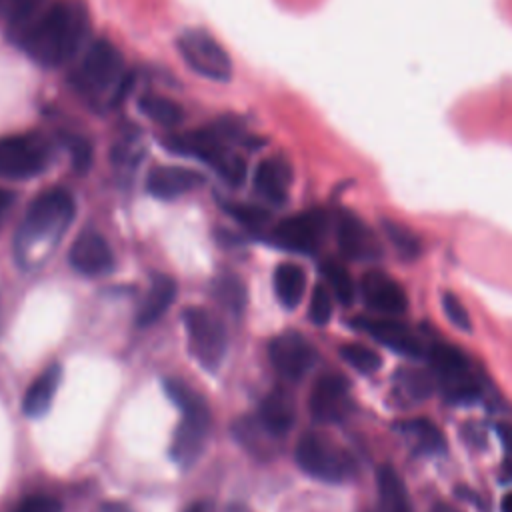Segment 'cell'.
<instances>
[{
	"instance_id": "obj_1",
	"label": "cell",
	"mask_w": 512,
	"mask_h": 512,
	"mask_svg": "<svg viewBox=\"0 0 512 512\" xmlns=\"http://www.w3.org/2000/svg\"><path fill=\"white\" fill-rule=\"evenodd\" d=\"M88 28V14L80 2L58 0L42 8L16 32L30 58L54 68L66 64L82 48Z\"/></svg>"
},
{
	"instance_id": "obj_2",
	"label": "cell",
	"mask_w": 512,
	"mask_h": 512,
	"mask_svg": "<svg viewBox=\"0 0 512 512\" xmlns=\"http://www.w3.org/2000/svg\"><path fill=\"white\" fill-rule=\"evenodd\" d=\"M74 198L64 188L38 194L16 232V256L22 266L42 264L74 220Z\"/></svg>"
},
{
	"instance_id": "obj_3",
	"label": "cell",
	"mask_w": 512,
	"mask_h": 512,
	"mask_svg": "<svg viewBox=\"0 0 512 512\" xmlns=\"http://www.w3.org/2000/svg\"><path fill=\"white\" fill-rule=\"evenodd\" d=\"M164 388L182 412V420L172 436L170 456L180 466H192L206 444L210 430V410L206 402L180 380L170 378L164 382Z\"/></svg>"
},
{
	"instance_id": "obj_4",
	"label": "cell",
	"mask_w": 512,
	"mask_h": 512,
	"mask_svg": "<svg viewBox=\"0 0 512 512\" xmlns=\"http://www.w3.org/2000/svg\"><path fill=\"white\" fill-rule=\"evenodd\" d=\"M294 458L308 476L322 482H344L354 474V460L350 454L318 432L300 436Z\"/></svg>"
},
{
	"instance_id": "obj_5",
	"label": "cell",
	"mask_w": 512,
	"mask_h": 512,
	"mask_svg": "<svg viewBox=\"0 0 512 512\" xmlns=\"http://www.w3.org/2000/svg\"><path fill=\"white\" fill-rule=\"evenodd\" d=\"M124 80V58L120 50L104 38H98L88 46L74 74V84L88 94H100L108 88H116V94Z\"/></svg>"
},
{
	"instance_id": "obj_6",
	"label": "cell",
	"mask_w": 512,
	"mask_h": 512,
	"mask_svg": "<svg viewBox=\"0 0 512 512\" xmlns=\"http://www.w3.org/2000/svg\"><path fill=\"white\" fill-rule=\"evenodd\" d=\"M184 326L192 356L202 368L214 372L222 364L228 346L224 324L206 308L190 306L184 312Z\"/></svg>"
},
{
	"instance_id": "obj_7",
	"label": "cell",
	"mask_w": 512,
	"mask_h": 512,
	"mask_svg": "<svg viewBox=\"0 0 512 512\" xmlns=\"http://www.w3.org/2000/svg\"><path fill=\"white\" fill-rule=\"evenodd\" d=\"M48 158V144L38 134H12L0 138V178H32L46 168Z\"/></svg>"
},
{
	"instance_id": "obj_8",
	"label": "cell",
	"mask_w": 512,
	"mask_h": 512,
	"mask_svg": "<svg viewBox=\"0 0 512 512\" xmlns=\"http://www.w3.org/2000/svg\"><path fill=\"white\" fill-rule=\"evenodd\" d=\"M178 52L200 76L218 82H226L232 76V60L228 52L204 30L182 32L178 38Z\"/></svg>"
},
{
	"instance_id": "obj_9",
	"label": "cell",
	"mask_w": 512,
	"mask_h": 512,
	"mask_svg": "<svg viewBox=\"0 0 512 512\" xmlns=\"http://www.w3.org/2000/svg\"><path fill=\"white\" fill-rule=\"evenodd\" d=\"M326 230H328L326 212L306 210V212L284 218L272 230V240L276 246H280L284 250L312 254L322 244Z\"/></svg>"
},
{
	"instance_id": "obj_10",
	"label": "cell",
	"mask_w": 512,
	"mask_h": 512,
	"mask_svg": "<svg viewBox=\"0 0 512 512\" xmlns=\"http://www.w3.org/2000/svg\"><path fill=\"white\" fill-rule=\"evenodd\" d=\"M308 408L312 418L320 424L342 422L352 408L348 382L336 374L320 376L310 390Z\"/></svg>"
},
{
	"instance_id": "obj_11",
	"label": "cell",
	"mask_w": 512,
	"mask_h": 512,
	"mask_svg": "<svg viewBox=\"0 0 512 512\" xmlns=\"http://www.w3.org/2000/svg\"><path fill=\"white\" fill-rule=\"evenodd\" d=\"M268 354L276 372L290 382L304 378L316 364V350L298 332H286L276 336L270 342Z\"/></svg>"
},
{
	"instance_id": "obj_12",
	"label": "cell",
	"mask_w": 512,
	"mask_h": 512,
	"mask_svg": "<svg viewBox=\"0 0 512 512\" xmlns=\"http://www.w3.org/2000/svg\"><path fill=\"white\" fill-rule=\"evenodd\" d=\"M336 242L340 254L352 262H374L382 256L378 236L350 212H342L336 218Z\"/></svg>"
},
{
	"instance_id": "obj_13",
	"label": "cell",
	"mask_w": 512,
	"mask_h": 512,
	"mask_svg": "<svg viewBox=\"0 0 512 512\" xmlns=\"http://www.w3.org/2000/svg\"><path fill=\"white\" fill-rule=\"evenodd\" d=\"M360 296L364 304L378 314L398 316L408 308L404 288L386 272L368 270L360 280Z\"/></svg>"
},
{
	"instance_id": "obj_14",
	"label": "cell",
	"mask_w": 512,
	"mask_h": 512,
	"mask_svg": "<svg viewBox=\"0 0 512 512\" xmlns=\"http://www.w3.org/2000/svg\"><path fill=\"white\" fill-rule=\"evenodd\" d=\"M354 324L362 328L368 336H372L376 342H380L382 346L400 356L420 358L424 354L420 338L396 318H356Z\"/></svg>"
},
{
	"instance_id": "obj_15",
	"label": "cell",
	"mask_w": 512,
	"mask_h": 512,
	"mask_svg": "<svg viewBox=\"0 0 512 512\" xmlns=\"http://www.w3.org/2000/svg\"><path fill=\"white\" fill-rule=\"evenodd\" d=\"M68 260L84 276H102L114 268V254L98 232H82L74 240Z\"/></svg>"
},
{
	"instance_id": "obj_16",
	"label": "cell",
	"mask_w": 512,
	"mask_h": 512,
	"mask_svg": "<svg viewBox=\"0 0 512 512\" xmlns=\"http://www.w3.org/2000/svg\"><path fill=\"white\" fill-rule=\"evenodd\" d=\"M200 184L202 176L182 166H156L146 178V190L162 200L182 196Z\"/></svg>"
},
{
	"instance_id": "obj_17",
	"label": "cell",
	"mask_w": 512,
	"mask_h": 512,
	"mask_svg": "<svg viewBox=\"0 0 512 512\" xmlns=\"http://www.w3.org/2000/svg\"><path fill=\"white\" fill-rule=\"evenodd\" d=\"M296 420V404L290 392L284 388H274L262 400L258 410V422L270 436H284Z\"/></svg>"
},
{
	"instance_id": "obj_18",
	"label": "cell",
	"mask_w": 512,
	"mask_h": 512,
	"mask_svg": "<svg viewBox=\"0 0 512 512\" xmlns=\"http://www.w3.org/2000/svg\"><path fill=\"white\" fill-rule=\"evenodd\" d=\"M290 182H292L290 164L278 156L262 160L254 172L256 190L272 204H282L286 200Z\"/></svg>"
},
{
	"instance_id": "obj_19",
	"label": "cell",
	"mask_w": 512,
	"mask_h": 512,
	"mask_svg": "<svg viewBox=\"0 0 512 512\" xmlns=\"http://www.w3.org/2000/svg\"><path fill=\"white\" fill-rule=\"evenodd\" d=\"M174 298H176V282L170 276L156 274L146 292V298L138 308L136 324L140 328L154 324L172 306Z\"/></svg>"
},
{
	"instance_id": "obj_20",
	"label": "cell",
	"mask_w": 512,
	"mask_h": 512,
	"mask_svg": "<svg viewBox=\"0 0 512 512\" xmlns=\"http://www.w3.org/2000/svg\"><path fill=\"white\" fill-rule=\"evenodd\" d=\"M376 492L380 512H412L404 480L392 464H380L376 470Z\"/></svg>"
},
{
	"instance_id": "obj_21",
	"label": "cell",
	"mask_w": 512,
	"mask_h": 512,
	"mask_svg": "<svg viewBox=\"0 0 512 512\" xmlns=\"http://www.w3.org/2000/svg\"><path fill=\"white\" fill-rule=\"evenodd\" d=\"M60 374H62L60 364H50L30 384V388L26 390L24 400H22V410L28 416H42L50 408L52 398L56 394V388L60 384Z\"/></svg>"
},
{
	"instance_id": "obj_22",
	"label": "cell",
	"mask_w": 512,
	"mask_h": 512,
	"mask_svg": "<svg viewBox=\"0 0 512 512\" xmlns=\"http://www.w3.org/2000/svg\"><path fill=\"white\" fill-rule=\"evenodd\" d=\"M306 290V274L298 264L284 262L274 270V292L284 308H296Z\"/></svg>"
},
{
	"instance_id": "obj_23",
	"label": "cell",
	"mask_w": 512,
	"mask_h": 512,
	"mask_svg": "<svg viewBox=\"0 0 512 512\" xmlns=\"http://www.w3.org/2000/svg\"><path fill=\"white\" fill-rule=\"evenodd\" d=\"M428 360H430L432 372L438 376L440 382H446V380L470 374L468 360H466L464 352L458 350L456 346L434 344L428 350Z\"/></svg>"
},
{
	"instance_id": "obj_24",
	"label": "cell",
	"mask_w": 512,
	"mask_h": 512,
	"mask_svg": "<svg viewBox=\"0 0 512 512\" xmlns=\"http://www.w3.org/2000/svg\"><path fill=\"white\" fill-rule=\"evenodd\" d=\"M402 434L420 450L426 454H442L446 452V440L440 428L426 420V418H412L400 424Z\"/></svg>"
},
{
	"instance_id": "obj_25",
	"label": "cell",
	"mask_w": 512,
	"mask_h": 512,
	"mask_svg": "<svg viewBox=\"0 0 512 512\" xmlns=\"http://www.w3.org/2000/svg\"><path fill=\"white\" fill-rule=\"evenodd\" d=\"M322 276L328 282L332 296L340 304L348 306V304L354 302V298H356V284H354V280H352V276H350V272L346 270L344 264H340L336 260H326L322 264Z\"/></svg>"
},
{
	"instance_id": "obj_26",
	"label": "cell",
	"mask_w": 512,
	"mask_h": 512,
	"mask_svg": "<svg viewBox=\"0 0 512 512\" xmlns=\"http://www.w3.org/2000/svg\"><path fill=\"white\" fill-rule=\"evenodd\" d=\"M140 110L150 118L154 120L156 124L164 126V128H172V126H178L182 122V116H184V110L168 100V98H162V96H156V94H148L144 96L140 102H138Z\"/></svg>"
},
{
	"instance_id": "obj_27",
	"label": "cell",
	"mask_w": 512,
	"mask_h": 512,
	"mask_svg": "<svg viewBox=\"0 0 512 512\" xmlns=\"http://www.w3.org/2000/svg\"><path fill=\"white\" fill-rule=\"evenodd\" d=\"M342 360L360 374H374L382 366V358L376 350L362 344H344L340 348Z\"/></svg>"
},
{
	"instance_id": "obj_28",
	"label": "cell",
	"mask_w": 512,
	"mask_h": 512,
	"mask_svg": "<svg viewBox=\"0 0 512 512\" xmlns=\"http://www.w3.org/2000/svg\"><path fill=\"white\" fill-rule=\"evenodd\" d=\"M398 382L402 388V394H406L412 400H424L434 390V380L430 372L420 368H404L398 372Z\"/></svg>"
},
{
	"instance_id": "obj_29",
	"label": "cell",
	"mask_w": 512,
	"mask_h": 512,
	"mask_svg": "<svg viewBox=\"0 0 512 512\" xmlns=\"http://www.w3.org/2000/svg\"><path fill=\"white\" fill-rule=\"evenodd\" d=\"M384 232L388 236V240L394 244V248L404 256V258H416L420 254V240L418 236L408 230L406 226L386 220L384 222Z\"/></svg>"
},
{
	"instance_id": "obj_30",
	"label": "cell",
	"mask_w": 512,
	"mask_h": 512,
	"mask_svg": "<svg viewBox=\"0 0 512 512\" xmlns=\"http://www.w3.org/2000/svg\"><path fill=\"white\" fill-rule=\"evenodd\" d=\"M216 296L218 300L230 308L232 312H242L244 304H246V292L244 286L238 282V278L234 276H224L216 282Z\"/></svg>"
},
{
	"instance_id": "obj_31",
	"label": "cell",
	"mask_w": 512,
	"mask_h": 512,
	"mask_svg": "<svg viewBox=\"0 0 512 512\" xmlns=\"http://www.w3.org/2000/svg\"><path fill=\"white\" fill-rule=\"evenodd\" d=\"M226 212L236 220L240 222L242 226L246 228H252V230H258L266 224L268 220V212L260 206H254V204H242V202H230V204H224Z\"/></svg>"
},
{
	"instance_id": "obj_32",
	"label": "cell",
	"mask_w": 512,
	"mask_h": 512,
	"mask_svg": "<svg viewBox=\"0 0 512 512\" xmlns=\"http://www.w3.org/2000/svg\"><path fill=\"white\" fill-rule=\"evenodd\" d=\"M308 318L316 326H324L332 318V292L322 284H316L314 290H312L310 306H308Z\"/></svg>"
},
{
	"instance_id": "obj_33",
	"label": "cell",
	"mask_w": 512,
	"mask_h": 512,
	"mask_svg": "<svg viewBox=\"0 0 512 512\" xmlns=\"http://www.w3.org/2000/svg\"><path fill=\"white\" fill-rule=\"evenodd\" d=\"M440 384H442L444 394L452 402H472L480 396V386L470 374L460 376V378H452V380H446V382H440Z\"/></svg>"
},
{
	"instance_id": "obj_34",
	"label": "cell",
	"mask_w": 512,
	"mask_h": 512,
	"mask_svg": "<svg viewBox=\"0 0 512 512\" xmlns=\"http://www.w3.org/2000/svg\"><path fill=\"white\" fill-rule=\"evenodd\" d=\"M442 310H444V316L458 328V330H464L468 332L472 328V322H470V314L466 310V306L450 292H446L442 296Z\"/></svg>"
},
{
	"instance_id": "obj_35",
	"label": "cell",
	"mask_w": 512,
	"mask_h": 512,
	"mask_svg": "<svg viewBox=\"0 0 512 512\" xmlns=\"http://www.w3.org/2000/svg\"><path fill=\"white\" fill-rule=\"evenodd\" d=\"M66 146L70 150L74 170L78 174H84L86 170H90V164H92V146H90V142L80 138V136H72V138L66 140Z\"/></svg>"
},
{
	"instance_id": "obj_36",
	"label": "cell",
	"mask_w": 512,
	"mask_h": 512,
	"mask_svg": "<svg viewBox=\"0 0 512 512\" xmlns=\"http://www.w3.org/2000/svg\"><path fill=\"white\" fill-rule=\"evenodd\" d=\"M14 512H62V504L46 494H34L24 498Z\"/></svg>"
},
{
	"instance_id": "obj_37",
	"label": "cell",
	"mask_w": 512,
	"mask_h": 512,
	"mask_svg": "<svg viewBox=\"0 0 512 512\" xmlns=\"http://www.w3.org/2000/svg\"><path fill=\"white\" fill-rule=\"evenodd\" d=\"M12 202H14V194L10 190H6V188H0V224H2L4 214L10 210Z\"/></svg>"
},
{
	"instance_id": "obj_38",
	"label": "cell",
	"mask_w": 512,
	"mask_h": 512,
	"mask_svg": "<svg viewBox=\"0 0 512 512\" xmlns=\"http://www.w3.org/2000/svg\"><path fill=\"white\" fill-rule=\"evenodd\" d=\"M102 512H132L126 504H122V502H106V504H102V508H100Z\"/></svg>"
},
{
	"instance_id": "obj_39",
	"label": "cell",
	"mask_w": 512,
	"mask_h": 512,
	"mask_svg": "<svg viewBox=\"0 0 512 512\" xmlns=\"http://www.w3.org/2000/svg\"><path fill=\"white\" fill-rule=\"evenodd\" d=\"M428 512H462V510H458V508L452 506V504H436V506H432Z\"/></svg>"
},
{
	"instance_id": "obj_40",
	"label": "cell",
	"mask_w": 512,
	"mask_h": 512,
	"mask_svg": "<svg viewBox=\"0 0 512 512\" xmlns=\"http://www.w3.org/2000/svg\"><path fill=\"white\" fill-rule=\"evenodd\" d=\"M500 510L502 512H512V492L504 494V498L500 500Z\"/></svg>"
},
{
	"instance_id": "obj_41",
	"label": "cell",
	"mask_w": 512,
	"mask_h": 512,
	"mask_svg": "<svg viewBox=\"0 0 512 512\" xmlns=\"http://www.w3.org/2000/svg\"><path fill=\"white\" fill-rule=\"evenodd\" d=\"M226 512H252L250 508H246L244 504H230Z\"/></svg>"
},
{
	"instance_id": "obj_42",
	"label": "cell",
	"mask_w": 512,
	"mask_h": 512,
	"mask_svg": "<svg viewBox=\"0 0 512 512\" xmlns=\"http://www.w3.org/2000/svg\"><path fill=\"white\" fill-rule=\"evenodd\" d=\"M186 512H208V510H206L204 504H194V506H190Z\"/></svg>"
}]
</instances>
